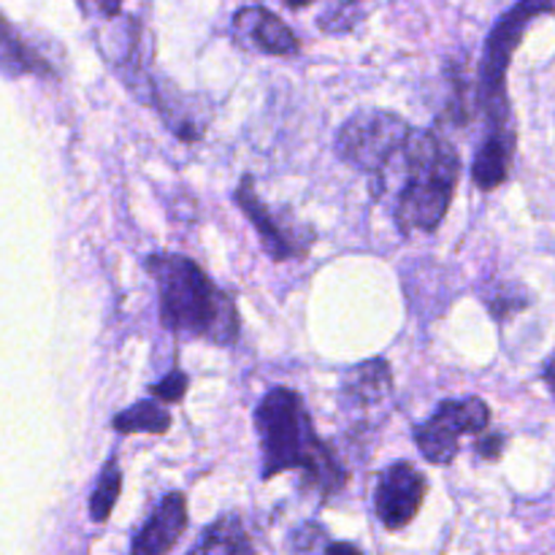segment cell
Returning a JSON list of instances; mask_svg holds the SVG:
<instances>
[{
    "label": "cell",
    "mask_w": 555,
    "mask_h": 555,
    "mask_svg": "<svg viewBox=\"0 0 555 555\" xmlns=\"http://www.w3.org/2000/svg\"><path fill=\"white\" fill-rule=\"evenodd\" d=\"M255 431L260 439V480L269 482L285 472H301L304 488L323 499L347 486V469L334 448L314 431L301 393L276 385L255 406Z\"/></svg>",
    "instance_id": "cell-1"
},
{
    "label": "cell",
    "mask_w": 555,
    "mask_h": 555,
    "mask_svg": "<svg viewBox=\"0 0 555 555\" xmlns=\"http://www.w3.org/2000/svg\"><path fill=\"white\" fill-rule=\"evenodd\" d=\"M144 269L157 285L160 323L168 334L217 347L236 345L242 334L236 301L193 258L152 253L146 255Z\"/></svg>",
    "instance_id": "cell-2"
},
{
    "label": "cell",
    "mask_w": 555,
    "mask_h": 555,
    "mask_svg": "<svg viewBox=\"0 0 555 555\" xmlns=\"http://www.w3.org/2000/svg\"><path fill=\"white\" fill-rule=\"evenodd\" d=\"M401 182L393 222L401 236L434 233L448 217L461 182V152L444 128H415L401 152Z\"/></svg>",
    "instance_id": "cell-3"
},
{
    "label": "cell",
    "mask_w": 555,
    "mask_h": 555,
    "mask_svg": "<svg viewBox=\"0 0 555 555\" xmlns=\"http://www.w3.org/2000/svg\"><path fill=\"white\" fill-rule=\"evenodd\" d=\"M547 14H555V0H518L499 16V22L488 33L475 76V106L477 114L486 119V135L518 141L513 106H509L507 74L531 22Z\"/></svg>",
    "instance_id": "cell-4"
},
{
    "label": "cell",
    "mask_w": 555,
    "mask_h": 555,
    "mask_svg": "<svg viewBox=\"0 0 555 555\" xmlns=\"http://www.w3.org/2000/svg\"><path fill=\"white\" fill-rule=\"evenodd\" d=\"M412 130L415 125L388 108H361L336 133V155L347 166L366 173L372 195L379 201L385 193L390 166L401 160V152H404Z\"/></svg>",
    "instance_id": "cell-5"
},
{
    "label": "cell",
    "mask_w": 555,
    "mask_h": 555,
    "mask_svg": "<svg viewBox=\"0 0 555 555\" xmlns=\"http://www.w3.org/2000/svg\"><path fill=\"white\" fill-rule=\"evenodd\" d=\"M233 201L249 225L258 233V242L263 253L269 255L274 263H287V260L307 258L309 249L318 242V231L309 222H301L293 217L291 209H271L263 198L258 195L253 173H244L242 182L233 190Z\"/></svg>",
    "instance_id": "cell-6"
},
{
    "label": "cell",
    "mask_w": 555,
    "mask_h": 555,
    "mask_svg": "<svg viewBox=\"0 0 555 555\" xmlns=\"http://www.w3.org/2000/svg\"><path fill=\"white\" fill-rule=\"evenodd\" d=\"M491 421V406L480 396L448 399L437 406L428 421L415 428V444L428 464L448 466L459 459L461 439L486 434Z\"/></svg>",
    "instance_id": "cell-7"
},
{
    "label": "cell",
    "mask_w": 555,
    "mask_h": 555,
    "mask_svg": "<svg viewBox=\"0 0 555 555\" xmlns=\"http://www.w3.org/2000/svg\"><path fill=\"white\" fill-rule=\"evenodd\" d=\"M393 399V369L385 358H369L347 369L339 385V406L363 426H374Z\"/></svg>",
    "instance_id": "cell-8"
},
{
    "label": "cell",
    "mask_w": 555,
    "mask_h": 555,
    "mask_svg": "<svg viewBox=\"0 0 555 555\" xmlns=\"http://www.w3.org/2000/svg\"><path fill=\"white\" fill-rule=\"evenodd\" d=\"M428 480L410 461H396L388 469L379 472L377 491H374V509L379 524L388 531H401L410 526L426 502Z\"/></svg>",
    "instance_id": "cell-9"
},
{
    "label": "cell",
    "mask_w": 555,
    "mask_h": 555,
    "mask_svg": "<svg viewBox=\"0 0 555 555\" xmlns=\"http://www.w3.org/2000/svg\"><path fill=\"white\" fill-rule=\"evenodd\" d=\"M233 33L249 49L269 54V57H296L301 52V41H298L296 33L266 5H244V9H238L233 14Z\"/></svg>",
    "instance_id": "cell-10"
},
{
    "label": "cell",
    "mask_w": 555,
    "mask_h": 555,
    "mask_svg": "<svg viewBox=\"0 0 555 555\" xmlns=\"http://www.w3.org/2000/svg\"><path fill=\"white\" fill-rule=\"evenodd\" d=\"M188 499H184V493H166L155 507V513L150 515V520L135 531L130 555H168L188 531Z\"/></svg>",
    "instance_id": "cell-11"
},
{
    "label": "cell",
    "mask_w": 555,
    "mask_h": 555,
    "mask_svg": "<svg viewBox=\"0 0 555 555\" xmlns=\"http://www.w3.org/2000/svg\"><path fill=\"white\" fill-rule=\"evenodd\" d=\"M477 296L486 304V309L491 312V318L496 323H507L515 314L526 312V309L534 304V293L518 280H504V276H491V280L482 282L477 287Z\"/></svg>",
    "instance_id": "cell-12"
},
{
    "label": "cell",
    "mask_w": 555,
    "mask_h": 555,
    "mask_svg": "<svg viewBox=\"0 0 555 555\" xmlns=\"http://www.w3.org/2000/svg\"><path fill=\"white\" fill-rule=\"evenodd\" d=\"M188 555H255V547L242 518L236 513H228L204 531L198 545Z\"/></svg>",
    "instance_id": "cell-13"
},
{
    "label": "cell",
    "mask_w": 555,
    "mask_h": 555,
    "mask_svg": "<svg viewBox=\"0 0 555 555\" xmlns=\"http://www.w3.org/2000/svg\"><path fill=\"white\" fill-rule=\"evenodd\" d=\"M173 417L166 406L157 399H144L135 401L128 410L117 412L112 421L114 431L122 434V437H133V434H152V437H163L171 428Z\"/></svg>",
    "instance_id": "cell-14"
},
{
    "label": "cell",
    "mask_w": 555,
    "mask_h": 555,
    "mask_svg": "<svg viewBox=\"0 0 555 555\" xmlns=\"http://www.w3.org/2000/svg\"><path fill=\"white\" fill-rule=\"evenodd\" d=\"M0 68L11 74H38L49 76L52 65L0 16Z\"/></svg>",
    "instance_id": "cell-15"
},
{
    "label": "cell",
    "mask_w": 555,
    "mask_h": 555,
    "mask_svg": "<svg viewBox=\"0 0 555 555\" xmlns=\"http://www.w3.org/2000/svg\"><path fill=\"white\" fill-rule=\"evenodd\" d=\"M119 493H122V469H119L117 459H108L103 464L101 477L95 482V491L90 496V518L95 524H106L114 513V504L119 502Z\"/></svg>",
    "instance_id": "cell-16"
},
{
    "label": "cell",
    "mask_w": 555,
    "mask_h": 555,
    "mask_svg": "<svg viewBox=\"0 0 555 555\" xmlns=\"http://www.w3.org/2000/svg\"><path fill=\"white\" fill-rule=\"evenodd\" d=\"M366 0H334L325 9V14H320L318 27L323 33H328V36H341V33L356 30V25L366 20Z\"/></svg>",
    "instance_id": "cell-17"
},
{
    "label": "cell",
    "mask_w": 555,
    "mask_h": 555,
    "mask_svg": "<svg viewBox=\"0 0 555 555\" xmlns=\"http://www.w3.org/2000/svg\"><path fill=\"white\" fill-rule=\"evenodd\" d=\"M188 388H190L188 374H184L182 369H171L166 377L157 379V383L152 385L150 393L152 399L163 401V404H179V401H184V396H188Z\"/></svg>",
    "instance_id": "cell-18"
},
{
    "label": "cell",
    "mask_w": 555,
    "mask_h": 555,
    "mask_svg": "<svg viewBox=\"0 0 555 555\" xmlns=\"http://www.w3.org/2000/svg\"><path fill=\"white\" fill-rule=\"evenodd\" d=\"M504 448H507V434L496 431V428H488L486 434H480L475 442V450L480 459L486 461H499L504 455Z\"/></svg>",
    "instance_id": "cell-19"
},
{
    "label": "cell",
    "mask_w": 555,
    "mask_h": 555,
    "mask_svg": "<svg viewBox=\"0 0 555 555\" xmlns=\"http://www.w3.org/2000/svg\"><path fill=\"white\" fill-rule=\"evenodd\" d=\"M81 5V11L90 16H101V20H114V16H122V3L125 0H76Z\"/></svg>",
    "instance_id": "cell-20"
},
{
    "label": "cell",
    "mask_w": 555,
    "mask_h": 555,
    "mask_svg": "<svg viewBox=\"0 0 555 555\" xmlns=\"http://www.w3.org/2000/svg\"><path fill=\"white\" fill-rule=\"evenodd\" d=\"M325 555H363L358 551L356 545H350V542H331L328 547H325Z\"/></svg>",
    "instance_id": "cell-21"
},
{
    "label": "cell",
    "mask_w": 555,
    "mask_h": 555,
    "mask_svg": "<svg viewBox=\"0 0 555 555\" xmlns=\"http://www.w3.org/2000/svg\"><path fill=\"white\" fill-rule=\"evenodd\" d=\"M542 379H545L547 390H551L553 399H555V352H553L551 358H547L545 366H542Z\"/></svg>",
    "instance_id": "cell-22"
},
{
    "label": "cell",
    "mask_w": 555,
    "mask_h": 555,
    "mask_svg": "<svg viewBox=\"0 0 555 555\" xmlns=\"http://www.w3.org/2000/svg\"><path fill=\"white\" fill-rule=\"evenodd\" d=\"M280 3H285L291 11H301L307 9V5H312L314 0H280Z\"/></svg>",
    "instance_id": "cell-23"
}]
</instances>
